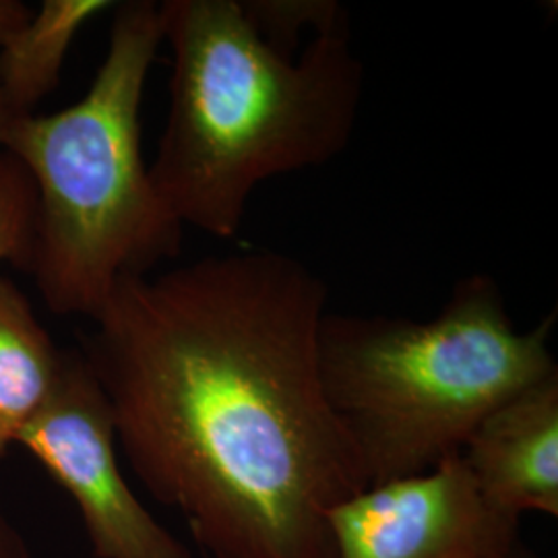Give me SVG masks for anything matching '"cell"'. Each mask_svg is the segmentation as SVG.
<instances>
[{"label":"cell","instance_id":"14","mask_svg":"<svg viewBox=\"0 0 558 558\" xmlns=\"http://www.w3.org/2000/svg\"><path fill=\"white\" fill-rule=\"evenodd\" d=\"M15 119H20V117L13 112V108L9 106V101L0 92V156L4 154V140H7V133Z\"/></svg>","mask_w":558,"mask_h":558},{"label":"cell","instance_id":"9","mask_svg":"<svg viewBox=\"0 0 558 558\" xmlns=\"http://www.w3.org/2000/svg\"><path fill=\"white\" fill-rule=\"evenodd\" d=\"M114 4L110 0H44L0 46V92L17 117L34 114V108L57 89L77 34Z\"/></svg>","mask_w":558,"mask_h":558},{"label":"cell","instance_id":"13","mask_svg":"<svg viewBox=\"0 0 558 558\" xmlns=\"http://www.w3.org/2000/svg\"><path fill=\"white\" fill-rule=\"evenodd\" d=\"M0 558H32L20 534L0 518Z\"/></svg>","mask_w":558,"mask_h":558},{"label":"cell","instance_id":"5","mask_svg":"<svg viewBox=\"0 0 558 558\" xmlns=\"http://www.w3.org/2000/svg\"><path fill=\"white\" fill-rule=\"evenodd\" d=\"M17 445L73 497L94 557L191 558L124 478L110 403L80 350L64 352L52 396Z\"/></svg>","mask_w":558,"mask_h":558},{"label":"cell","instance_id":"8","mask_svg":"<svg viewBox=\"0 0 558 558\" xmlns=\"http://www.w3.org/2000/svg\"><path fill=\"white\" fill-rule=\"evenodd\" d=\"M62 356L27 296L0 274V458L52 396Z\"/></svg>","mask_w":558,"mask_h":558},{"label":"cell","instance_id":"12","mask_svg":"<svg viewBox=\"0 0 558 558\" xmlns=\"http://www.w3.org/2000/svg\"><path fill=\"white\" fill-rule=\"evenodd\" d=\"M32 9L20 0H0V46L29 20Z\"/></svg>","mask_w":558,"mask_h":558},{"label":"cell","instance_id":"3","mask_svg":"<svg viewBox=\"0 0 558 558\" xmlns=\"http://www.w3.org/2000/svg\"><path fill=\"white\" fill-rule=\"evenodd\" d=\"M87 94L48 117L13 120L4 154L34 189L23 269L46 306L92 319L117 283L180 253L184 228L160 199L141 147V106L163 41L161 4H114Z\"/></svg>","mask_w":558,"mask_h":558},{"label":"cell","instance_id":"15","mask_svg":"<svg viewBox=\"0 0 558 558\" xmlns=\"http://www.w3.org/2000/svg\"><path fill=\"white\" fill-rule=\"evenodd\" d=\"M490 558H536L530 550H525L523 546H521V542H518L513 548H509V550H505V553H500L497 557Z\"/></svg>","mask_w":558,"mask_h":558},{"label":"cell","instance_id":"6","mask_svg":"<svg viewBox=\"0 0 558 558\" xmlns=\"http://www.w3.org/2000/svg\"><path fill=\"white\" fill-rule=\"evenodd\" d=\"M331 558H490L519 542L518 519L486 505L459 453L366 486L329 511Z\"/></svg>","mask_w":558,"mask_h":558},{"label":"cell","instance_id":"2","mask_svg":"<svg viewBox=\"0 0 558 558\" xmlns=\"http://www.w3.org/2000/svg\"><path fill=\"white\" fill-rule=\"evenodd\" d=\"M168 119L151 182L182 228L234 239L265 180L317 168L350 145L364 69L348 27L283 54L240 0H166Z\"/></svg>","mask_w":558,"mask_h":558},{"label":"cell","instance_id":"11","mask_svg":"<svg viewBox=\"0 0 558 558\" xmlns=\"http://www.w3.org/2000/svg\"><path fill=\"white\" fill-rule=\"evenodd\" d=\"M34 211V189L20 161L0 156V267L23 265Z\"/></svg>","mask_w":558,"mask_h":558},{"label":"cell","instance_id":"7","mask_svg":"<svg viewBox=\"0 0 558 558\" xmlns=\"http://www.w3.org/2000/svg\"><path fill=\"white\" fill-rule=\"evenodd\" d=\"M459 458L495 511L558 518V373L493 410Z\"/></svg>","mask_w":558,"mask_h":558},{"label":"cell","instance_id":"1","mask_svg":"<svg viewBox=\"0 0 558 558\" xmlns=\"http://www.w3.org/2000/svg\"><path fill=\"white\" fill-rule=\"evenodd\" d=\"M327 286L242 248L122 279L81 354L126 463L209 558H331L329 511L368 486L325 398Z\"/></svg>","mask_w":558,"mask_h":558},{"label":"cell","instance_id":"4","mask_svg":"<svg viewBox=\"0 0 558 558\" xmlns=\"http://www.w3.org/2000/svg\"><path fill=\"white\" fill-rule=\"evenodd\" d=\"M557 311L519 331L499 283L459 279L433 319L325 313L319 373L368 486L424 474L482 420L557 375Z\"/></svg>","mask_w":558,"mask_h":558},{"label":"cell","instance_id":"10","mask_svg":"<svg viewBox=\"0 0 558 558\" xmlns=\"http://www.w3.org/2000/svg\"><path fill=\"white\" fill-rule=\"evenodd\" d=\"M260 36L283 54L294 57L300 34L315 36L348 27L345 11L333 0H240Z\"/></svg>","mask_w":558,"mask_h":558}]
</instances>
